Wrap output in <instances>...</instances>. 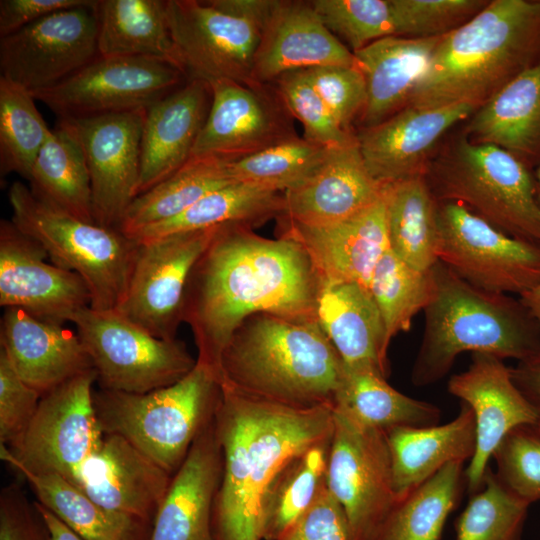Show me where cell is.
Returning a JSON list of instances; mask_svg holds the SVG:
<instances>
[{
	"label": "cell",
	"instance_id": "cell-1",
	"mask_svg": "<svg viewBox=\"0 0 540 540\" xmlns=\"http://www.w3.org/2000/svg\"><path fill=\"white\" fill-rule=\"evenodd\" d=\"M319 277L305 249L288 237L268 239L246 225L218 228L193 267L182 321L192 329L197 362L221 382L222 354L250 317L317 321Z\"/></svg>",
	"mask_w": 540,
	"mask_h": 540
},
{
	"label": "cell",
	"instance_id": "cell-2",
	"mask_svg": "<svg viewBox=\"0 0 540 540\" xmlns=\"http://www.w3.org/2000/svg\"><path fill=\"white\" fill-rule=\"evenodd\" d=\"M214 415L223 470L212 511L213 540H263L267 494L295 456L333 432V407L298 408L226 383Z\"/></svg>",
	"mask_w": 540,
	"mask_h": 540
},
{
	"label": "cell",
	"instance_id": "cell-3",
	"mask_svg": "<svg viewBox=\"0 0 540 540\" xmlns=\"http://www.w3.org/2000/svg\"><path fill=\"white\" fill-rule=\"evenodd\" d=\"M539 61L540 0L488 2L442 36L407 105L479 107Z\"/></svg>",
	"mask_w": 540,
	"mask_h": 540
},
{
	"label": "cell",
	"instance_id": "cell-4",
	"mask_svg": "<svg viewBox=\"0 0 540 540\" xmlns=\"http://www.w3.org/2000/svg\"><path fill=\"white\" fill-rule=\"evenodd\" d=\"M343 373V361L317 321L259 314L225 348L220 383L285 406L333 407Z\"/></svg>",
	"mask_w": 540,
	"mask_h": 540
},
{
	"label": "cell",
	"instance_id": "cell-5",
	"mask_svg": "<svg viewBox=\"0 0 540 540\" xmlns=\"http://www.w3.org/2000/svg\"><path fill=\"white\" fill-rule=\"evenodd\" d=\"M411 381L443 379L464 352L521 361L540 351V329L521 299L477 288L438 261Z\"/></svg>",
	"mask_w": 540,
	"mask_h": 540
},
{
	"label": "cell",
	"instance_id": "cell-6",
	"mask_svg": "<svg viewBox=\"0 0 540 540\" xmlns=\"http://www.w3.org/2000/svg\"><path fill=\"white\" fill-rule=\"evenodd\" d=\"M220 392L215 373L197 362L172 385L142 394L99 388L93 401L104 433L125 438L173 475L213 419Z\"/></svg>",
	"mask_w": 540,
	"mask_h": 540
},
{
	"label": "cell",
	"instance_id": "cell-7",
	"mask_svg": "<svg viewBox=\"0 0 540 540\" xmlns=\"http://www.w3.org/2000/svg\"><path fill=\"white\" fill-rule=\"evenodd\" d=\"M12 222L37 241L57 266L86 283L90 307L113 310L126 293L139 242L120 229L81 220L37 197L22 182L8 192Z\"/></svg>",
	"mask_w": 540,
	"mask_h": 540
},
{
	"label": "cell",
	"instance_id": "cell-8",
	"mask_svg": "<svg viewBox=\"0 0 540 540\" xmlns=\"http://www.w3.org/2000/svg\"><path fill=\"white\" fill-rule=\"evenodd\" d=\"M425 177L438 202L462 204L506 234L540 245L533 175L509 152L463 137Z\"/></svg>",
	"mask_w": 540,
	"mask_h": 540
},
{
	"label": "cell",
	"instance_id": "cell-9",
	"mask_svg": "<svg viewBox=\"0 0 540 540\" xmlns=\"http://www.w3.org/2000/svg\"><path fill=\"white\" fill-rule=\"evenodd\" d=\"M275 0H166L187 79L253 82L256 53Z\"/></svg>",
	"mask_w": 540,
	"mask_h": 540
},
{
	"label": "cell",
	"instance_id": "cell-10",
	"mask_svg": "<svg viewBox=\"0 0 540 540\" xmlns=\"http://www.w3.org/2000/svg\"><path fill=\"white\" fill-rule=\"evenodd\" d=\"M99 388L142 394L172 385L196 365L184 343L157 338L116 309H82L72 321Z\"/></svg>",
	"mask_w": 540,
	"mask_h": 540
},
{
	"label": "cell",
	"instance_id": "cell-11",
	"mask_svg": "<svg viewBox=\"0 0 540 540\" xmlns=\"http://www.w3.org/2000/svg\"><path fill=\"white\" fill-rule=\"evenodd\" d=\"M96 382L93 369L42 395L21 439L9 448L0 445L1 460L19 472L70 481L104 436L93 401Z\"/></svg>",
	"mask_w": 540,
	"mask_h": 540
},
{
	"label": "cell",
	"instance_id": "cell-12",
	"mask_svg": "<svg viewBox=\"0 0 540 540\" xmlns=\"http://www.w3.org/2000/svg\"><path fill=\"white\" fill-rule=\"evenodd\" d=\"M438 259L467 283L518 297L540 285V245L506 234L456 202H438Z\"/></svg>",
	"mask_w": 540,
	"mask_h": 540
},
{
	"label": "cell",
	"instance_id": "cell-13",
	"mask_svg": "<svg viewBox=\"0 0 540 540\" xmlns=\"http://www.w3.org/2000/svg\"><path fill=\"white\" fill-rule=\"evenodd\" d=\"M327 489L341 506L353 540H375L398 504L386 433L333 410Z\"/></svg>",
	"mask_w": 540,
	"mask_h": 540
},
{
	"label": "cell",
	"instance_id": "cell-14",
	"mask_svg": "<svg viewBox=\"0 0 540 540\" xmlns=\"http://www.w3.org/2000/svg\"><path fill=\"white\" fill-rule=\"evenodd\" d=\"M187 77L160 59L97 56L53 87L32 92L59 118H79L147 109Z\"/></svg>",
	"mask_w": 540,
	"mask_h": 540
},
{
	"label": "cell",
	"instance_id": "cell-15",
	"mask_svg": "<svg viewBox=\"0 0 540 540\" xmlns=\"http://www.w3.org/2000/svg\"><path fill=\"white\" fill-rule=\"evenodd\" d=\"M96 3L55 12L1 37V77L32 93L55 86L95 59Z\"/></svg>",
	"mask_w": 540,
	"mask_h": 540
},
{
	"label": "cell",
	"instance_id": "cell-16",
	"mask_svg": "<svg viewBox=\"0 0 540 540\" xmlns=\"http://www.w3.org/2000/svg\"><path fill=\"white\" fill-rule=\"evenodd\" d=\"M217 230L174 234L139 243L126 293L116 310L157 338L176 339L177 328L183 322V300L190 273Z\"/></svg>",
	"mask_w": 540,
	"mask_h": 540
},
{
	"label": "cell",
	"instance_id": "cell-17",
	"mask_svg": "<svg viewBox=\"0 0 540 540\" xmlns=\"http://www.w3.org/2000/svg\"><path fill=\"white\" fill-rule=\"evenodd\" d=\"M146 109L60 118L74 132L89 170L96 224L117 228L138 194Z\"/></svg>",
	"mask_w": 540,
	"mask_h": 540
},
{
	"label": "cell",
	"instance_id": "cell-18",
	"mask_svg": "<svg viewBox=\"0 0 540 540\" xmlns=\"http://www.w3.org/2000/svg\"><path fill=\"white\" fill-rule=\"evenodd\" d=\"M211 105L192 156L245 157L297 136L292 116L273 84L214 80Z\"/></svg>",
	"mask_w": 540,
	"mask_h": 540
},
{
	"label": "cell",
	"instance_id": "cell-19",
	"mask_svg": "<svg viewBox=\"0 0 540 540\" xmlns=\"http://www.w3.org/2000/svg\"><path fill=\"white\" fill-rule=\"evenodd\" d=\"M41 245L12 221L0 222V305L63 324L90 306L84 280L75 272L45 259Z\"/></svg>",
	"mask_w": 540,
	"mask_h": 540
},
{
	"label": "cell",
	"instance_id": "cell-20",
	"mask_svg": "<svg viewBox=\"0 0 540 540\" xmlns=\"http://www.w3.org/2000/svg\"><path fill=\"white\" fill-rule=\"evenodd\" d=\"M447 390L467 404L475 418V452L465 470L472 495L482 488L490 458L506 434L517 426L536 424V416L514 383L511 368L490 354H471L468 368L450 377Z\"/></svg>",
	"mask_w": 540,
	"mask_h": 540
},
{
	"label": "cell",
	"instance_id": "cell-21",
	"mask_svg": "<svg viewBox=\"0 0 540 540\" xmlns=\"http://www.w3.org/2000/svg\"><path fill=\"white\" fill-rule=\"evenodd\" d=\"M478 107L470 103L407 105L383 122L363 129L358 142L371 175L382 185L425 176L439 139Z\"/></svg>",
	"mask_w": 540,
	"mask_h": 540
},
{
	"label": "cell",
	"instance_id": "cell-22",
	"mask_svg": "<svg viewBox=\"0 0 540 540\" xmlns=\"http://www.w3.org/2000/svg\"><path fill=\"white\" fill-rule=\"evenodd\" d=\"M172 476L125 438L104 433L69 482L98 505L153 524Z\"/></svg>",
	"mask_w": 540,
	"mask_h": 540
},
{
	"label": "cell",
	"instance_id": "cell-23",
	"mask_svg": "<svg viewBox=\"0 0 540 540\" xmlns=\"http://www.w3.org/2000/svg\"><path fill=\"white\" fill-rule=\"evenodd\" d=\"M384 186L369 172L358 138L330 148L318 168L283 193L287 222L326 226L348 219L379 201Z\"/></svg>",
	"mask_w": 540,
	"mask_h": 540
},
{
	"label": "cell",
	"instance_id": "cell-24",
	"mask_svg": "<svg viewBox=\"0 0 540 540\" xmlns=\"http://www.w3.org/2000/svg\"><path fill=\"white\" fill-rule=\"evenodd\" d=\"M329 65L357 62L310 1L275 0L256 53L254 84H271L288 72Z\"/></svg>",
	"mask_w": 540,
	"mask_h": 540
},
{
	"label": "cell",
	"instance_id": "cell-25",
	"mask_svg": "<svg viewBox=\"0 0 540 540\" xmlns=\"http://www.w3.org/2000/svg\"><path fill=\"white\" fill-rule=\"evenodd\" d=\"M222 470L223 452L213 417L173 474L149 540H213L212 511Z\"/></svg>",
	"mask_w": 540,
	"mask_h": 540
},
{
	"label": "cell",
	"instance_id": "cell-26",
	"mask_svg": "<svg viewBox=\"0 0 540 540\" xmlns=\"http://www.w3.org/2000/svg\"><path fill=\"white\" fill-rule=\"evenodd\" d=\"M285 237L309 255L318 277L358 283L369 289L372 273L389 249L383 197L358 214L326 226L287 222Z\"/></svg>",
	"mask_w": 540,
	"mask_h": 540
},
{
	"label": "cell",
	"instance_id": "cell-27",
	"mask_svg": "<svg viewBox=\"0 0 540 540\" xmlns=\"http://www.w3.org/2000/svg\"><path fill=\"white\" fill-rule=\"evenodd\" d=\"M1 349L19 377L41 395L93 370L79 335L20 308H5Z\"/></svg>",
	"mask_w": 540,
	"mask_h": 540
},
{
	"label": "cell",
	"instance_id": "cell-28",
	"mask_svg": "<svg viewBox=\"0 0 540 540\" xmlns=\"http://www.w3.org/2000/svg\"><path fill=\"white\" fill-rule=\"evenodd\" d=\"M210 105L209 84L188 79L146 109L137 196L171 176L191 158Z\"/></svg>",
	"mask_w": 540,
	"mask_h": 540
},
{
	"label": "cell",
	"instance_id": "cell-29",
	"mask_svg": "<svg viewBox=\"0 0 540 540\" xmlns=\"http://www.w3.org/2000/svg\"><path fill=\"white\" fill-rule=\"evenodd\" d=\"M316 317L345 367L373 369L387 377L389 344L368 288L319 277Z\"/></svg>",
	"mask_w": 540,
	"mask_h": 540
},
{
	"label": "cell",
	"instance_id": "cell-30",
	"mask_svg": "<svg viewBox=\"0 0 540 540\" xmlns=\"http://www.w3.org/2000/svg\"><path fill=\"white\" fill-rule=\"evenodd\" d=\"M442 36H388L353 52L366 83V103L359 117L363 129L407 105Z\"/></svg>",
	"mask_w": 540,
	"mask_h": 540
},
{
	"label": "cell",
	"instance_id": "cell-31",
	"mask_svg": "<svg viewBox=\"0 0 540 540\" xmlns=\"http://www.w3.org/2000/svg\"><path fill=\"white\" fill-rule=\"evenodd\" d=\"M473 142L497 146L530 170L540 163V61L479 106L467 125Z\"/></svg>",
	"mask_w": 540,
	"mask_h": 540
},
{
	"label": "cell",
	"instance_id": "cell-32",
	"mask_svg": "<svg viewBox=\"0 0 540 540\" xmlns=\"http://www.w3.org/2000/svg\"><path fill=\"white\" fill-rule=\"evenodd\" d=\"M393 487L398 501L452 462L470 460L475 452L476 425L471 408L442 425L403 426L386 432Z\"/></svg>",
	"mask_w": 540,
	"mask_h": 540
},
{
	"label": "cell",
	"instance_id": "cell-33",
	"mask_svg": "<svg viewBox=\"0 0 540 540\" xmlns=\"http://www.w3.org/2000/svg\"><path fill=\"white\" fill-rule=\"evenodd\" d=\"M96 14L99 56L155 58L183 71L167 20L166 0H97Z\"/></svg>",
	"mask_w": 540,
	"mask_h": 540
},
{
	"label": "cell",
	"instance_id": "cell-34",
	"mask_svg": "<svg viewBox=\"0 0 540 540\" xmlns=\"http://www.w3.org/2000/svg\"><path fill=\"white\" fill-rule=\"evenodd\" d=\"M333 410L385 433L396 427L435 425L441 418L437 406L399 392L380 372L345 366Z\"/></svg>",
	"mask_w": 540,
	"mask_h": 540
},
{
	"label": "cell",
	"instance_id": "cell-35",
	"mask_svg": "<svg viewBox=\"0 0 540 540\" xmlns=\"http://www.w3.org/2000/svg\"><path fill=\"white\" fill-rule=\"evenodd\" d=\"M283 208V195H280V192L256 184L234 181L208 193L180 215L146 227L131 238L142 243L226 225L250 226L282 215Z\"/></svg>",
	"mask_w": 540,
	"mask_h": 540
},
{
	"label": "cell",
	"instance_id": "cell-36",
	"mask_svg": "<svg viewBox=\"0 0 540 540\" xmlns=\"http://www.w3.org/2000/svg\"><path fill=\"white\" fill-rule=\"evenodd\" d=\"M389 248L402 261L429 271L438 261V201L425 176L384 186Z\"/></svg>",
	"mask_w": 540,
	"mask_h": 540
},
{
	"label": "cell",
	"instance_id": "cell-37",
	"mask_svg": "<svg viewBox=\"0 0 540 540\" xmlns=\"http://www.w3.org/2000/svg\"><path fill=\"white\" fill-rule=\"evenodd\" d=\"M28 180L32 192L46 203L95 223L86 158L76 135L63 120L41 147Z\"/></svg>",
	"mask_w": 540,
	"mask_h": 540
},
{
	"label": "cell",
	"instance_id": "cell-38",
	"mask_svg": "<svg viewBox=\"0 0 540 540\" xmlns=\"http://www.w3.org/2000/svg\"><path fill=\"white\" fill-rule=\"evenodd\" d=\"M226 161L216 156H192L171 176L138 195L126 210L119 229L131 237L180 215L208 193L234 182Z\"/></svg>",
	"mask_w": 540,
	"mask_h": 540
},
{
	"label": "cell",
	"instance_id": "cell-39",
	"mask_svg": "<svg viewBox=\"0 0 540 540\" xmlns=\"http://www.w3.org/2000/svg\"><path fill=\"white\" fill-rule=\"evenodd\" d=\"M43 506L84 540H149L152 523L110 511L63 477L20 472Z\"/></svg>",
	"mask_w": 540,
	"mask_h": 540
},
{
	"label": "cell",
	"instance_id": "cell-40",
	"mask_svg": "<svg viewBox=\"0 0 540 540\" xmlns=\"http://www.w3.org/2000/svg\"><path fill=\"white\" fill-rule=\"evenodd\" d=\"M463 462H452L398 502L375 540H440L466 483Z\"/></svg>",
	"mask_w": 540,
	"mask_h": 540
},
{
	"label": "cell",
	"instance_id": "cell-41",
	"mask_svg": "<svg viewBox=\"0 0 540 540\" xmlns=\"http://www.w3.org/2000/svg\"><path fill=\"white\" fill-rule=\"evenodd\" d=\"M331 438L304 450L280 471L266 497L263 540L280 538L326 486Z\"/></svg>",
	"mask_w": 540,
	"mask_h": 540
},
{
	"label": "cell",
	"instance_id": "cell-42",
	"mask_svg": "<svg viewBox=\"0 0 540 540\" xmlns=\"http://www.w3.org/2000/svg\"><path fill=\"white\" fill-rule=\"evenodd\" d=\"M434 288L431 269L417 270L389 248L377 263L369 291L378 307L385 337L391 340L410 329L412 319L428 305Z\"/></svg>",
	"mask_w": 540,
	"mask_h": 540
},
{
	"label": "cell",
	"instance_id": "cell-43",
	"mask_svg": "<svg viewBox=\"0 0 540 540\" xmlns=\"http://www.w3.org/2000/svg\"><path fill=\"white\" fill-rule=\"evenodd\" d=\"M24 87L0 76V167L29 179L41 147L51 133Z\"/></svg>",
	"mask_w": 540,
	"mask_h": 540
},
{
	"label": "cell",
	"instance_id": "cell-44",
	"mask_svg": "<svg viewBox=\"0 0 540 540\" xmlns=\"http://www.w3.org/2000/svg\"><path fill=\"white\" fill-rule=\"evenodd\" d=\"M329 149L295 136L251 155L227 160L226 165L234 181L284 193L310 176Z\"/></svg>",
	"mask_w": 540,
	"mask_h": 540
},
{
	"label": "cell",
	"instance_id": "cell-45",
	"mask_svg": "<svg viewBox=\"0 0 540 540\" xmlns=\"http://www.w3.org/2000/svg\"><path fill=\"white\" fill-rule=\"evenodd\" d=\"M528 508L489 467L482 488L471 495L457 519L456 540H521Z\"/></svg>",
	"mask_w": 540,
	"mask_h": 540
},
{
	"label": "cell",
	"instance_id": "cell-46",
	"mask_svg": "<svg viewBox=\"0 0 540 540\" xmlns=\"http://www.w3.org/2000/svg\"><path fill=\"white\" fill-rule=\"evenodd\" d=\"M327 28L358 51L368 44L398 36L397 17L392 0H313L310 1Z\"/></svg>",
	"mask_w": 540,
	"mask_h": 540
},
{
	"label": "cell",
	"instance_id": "cell-47",
	"mask_svg": "<svg viewBox=\"0 0 540 540\" xmlns=\"http://www.w3.org/2000/svg\"><path fill=\"white\" fill-rule=\"evenodd\" d=\"M492 457L494 474L505 489L529 505L540 500V429L536 424L509 431Z\"/></svg>",
	"mask_w": 540,
	"mask_h": 540
},
{
	"label": "cell",
	"instance_id": "cell-48",
	"mask_svg": "<svg viewBox=\"0 0 540 540\" xmlns=\"http://www.w3.org/2000/svg\"><path fill=\"white\" fill-rule=\"evenodd\" d=\"M273 83L291 116L303 125L306 140L334 148L356 138L338 125L304 70L285 73Z\"/></svg>",
	"mask_w": 540,
	"mask_h": 540
},
{
	"label": "cell",
	"instance_id": "cell-49",
	"mask_svg": "<svg viewBox=\"0 0 540 540\" xmlns=\"http://www.w3.org/2000/svg\"><path fill=\"white\" fill-rule=\"evenodd\" d=\"M398 36L444 35L471 19L487 2L478 0H392Z\"/></svg>",
	"mask_w": 540,
	"mask_h": 540
},
{
	"label": "cell",
	"instance_id": "cell-50",
	"mask_svg": "<svg viewBox=\"0 0 540 540\" xmlns=\"http://www.w3.org/2000/svg\"><path fill=\"white\" fill-rule=\"evenodd\" d=\"M338 125L352 132L351 124L360 117L367 98L366 83L357 65H329L304 70Z\"/></svg>",
	"mask_w": 540,
	"mask_h": 540
},
{
	"label": "cell",
	"instance_id": "cell-51",
	"mask_svg": "<svg viewBox=\"0 0 540 540\" xmlns=\"http://www.w3.org/2000/svg\"><path fill=\"white\" fill-rule=\"evenodd\" d=\"M41 397L19 377L0 349V445L9 448L21 439Z\"/></svg>",
	"mask_w": 540,
	"mask_h": 540
},
{
	"label": "cell",
	"instance_id": "cell-52",
	"mask_svg": "<svg viewBox=\"0 0 540 540\" xmlns=\"http://www.w3.org/2000/svg\"><path fill=\"white\" fill-rule=\"evenodd\" d=\"M0 540H50L47 525L35 501L16 483L0 493Z\"/></svg>",
	"mask_w": 540,
	"mask_h": 540
},
{
	"label": "cell",
	"instance_id": "cell-53",
	"mask_svg": "<svg viewBox=\"0 0 540 540\" xmlns=\"http://www.w3.org/2000/svg\"><path fill=\"white\" fill-rule=\"evenodd\" d=\"M277 540H353L346 516L327 489L306 513Z\"/></svg>",
	"mask_w": 540,
	"mask_h": 540
},
{
	"label": "cell",
	"instance_id": "cell-54",
	"mask_svg": "<svg viewBox=\"0 0 540 540\" xmlns=\"http://www.w3.org/2000/svg\"><path fill=\"white\" fill-rule=\"evenodd\" d=\"M95 0H1L0 38L58 11L92 5Z\"/></svg>",
	"mask_w": 540,
	"mask_h": 540
},
{
	"label": "cell",
	"instance_id": "cell-55",
	"mask_svg": "<svg viewBox=\"0 0 540 540\" xmlns=\"http://www.w3.org/2000/svg\"><path fill=\"white\" fill-rule=\"evenodd\" d=\"M510 368L512 379L534 411L540 429V351Z\"/></svg>",
	"mask_w": 540,
	"mask_h": 540
},
{
	"label": "cell",
	"instance_id": "cell-56",
	"mask_svg": "<svg viewBox=\"0 0 540 540\" xmlns=\"http://www.w3.org/2000/svg\"><path fill=\"white\" fill-rule=\"evenodd\" d=\"M35 504L47 525L50 540H84L40 502Z\"/></svg>",
	"mask_w": 540,
	"mask_h": 540
},
{
	"label": "cell",
	"instance_id": "cell-57",
	"mask_svg": "<svg viewBox=\"0 0 540 540\" xmlns=\"http://www.w3.org/2000/svg\"><path fill=\"white\" fill-rule=\"evenodd\" d=\"M540 329V285L519 297Z\"/></svg>",
	"mask_w": 540,
	"mask_h": 540
},
{
	"label": "cell",
	"instance_id": "cell-58",
	"mask_svg": "<svg viewBox=\"0 0 540 540\" xmlns=\"http://www.w3.org/2000/svg\"><path fill=\"white\" fill-rule=\"evenodd\" d=\"M533 179H534V185H535L536 199H537L538 204L540 205V163L535 168V174L533 175Z\"/></svg>",
	"mask_w": 540,
	"mask_h": 540
}]
</instances>
